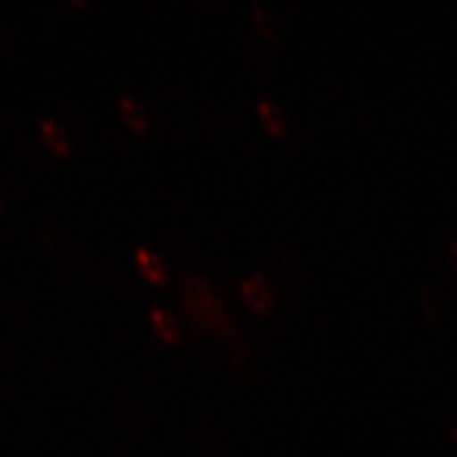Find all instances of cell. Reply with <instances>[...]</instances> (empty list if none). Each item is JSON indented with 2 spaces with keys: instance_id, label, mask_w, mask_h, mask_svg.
<instances>
[{
  "instance_id": "1",
  "label": "cell",
  "mask_w": 457,
  "mask_h": 457,
  "mask_svg": "<svg viewBox=\"0 0 457 457\" xmlns=\"http://www.w3.org/2000/svg\"><path fill=\"white\" fill-rule=\"evenodd\" d=\"M239 293H242V299L248 303L256 313L271 312L273 303H276L273 288L270 286V282L261 276V273H254V276L245 278L242 286H239Z\"/></svg>"
},
{
  "instance_id": "2",
  "label": "cell",
  "mask_w": 457,
  "mask_h": 457,
  "mask_svg": "<svg viewBox=\"0 0 457 457\" xmlns=\"http://www.w3.org/2000/svg\"><path fill=\"white\" fill-rule=\"evenodd\" d=\"M119 111H121V117L125 119V123H128L134 131L145 134V131H148V128H151L148 111L142 102L134 98V96H128V94L119 96Z\"/></svg>"
},
{
  "instance_id": "3",
  "label": "cell",
  "mask_w": 457,
  "mask_h": 457,
  "mask_svg": "<svg viewBox=\"0 0 457 457\" xmlns=\"http://www.w3.org/2000/svg\"><path fill=\"white\" fill-rule=\"evenodd\" d=\"M41 134H43L45 142L51 146V151H55L57 155L66 157L68 153L72 151L71 136H68V131L62 128L55 119H51V117L41 119Z\"/></svg>"
},
{
  "instance_id": "4",
  "label": "cell",
  "mask_w": 457,
  "mask_h": 457,
  "mask_svg": "<svg viewBox=\"0 0 457 457\" xmlns=\"http://www.w3.org/2000/svg\"><path fill=\"white\" fill-rule=\"evenodd\" d=\"M417 299H420V305H421V312H424L426 320L434 327H438V324H443L445 320V305L441 301V296L434 293L432 286L428 284H417Z\"/></svg>"
},
{
  "instance_id": "5",
  "label": "cell",
  "mask_w": 457,
  "mask_h": 457,
  "mask_svg": "<svg viewBox=\"0 0 457 457\" xmlns=\"http://www.w3.org/2000/svg\"><path fill=\"white\" fill-rule=\"evenodd\" d=\"M136 262H138L140 271L151 279L153 284H165L168 282V271H165L163 261L157 254H153L151 250L138 248L136 250Z\"/></svg>"
},
{
  "instance_id": "6",
  "label": "cell",
  "mask_w": 457,
  "mask_h": 457,
  "mask_svg": "<svg viewBox=\"0 0 457 457\" xmlns=\"http://www.w3.org/2000/svg\"><path fill=\"white\" fill-rule=\"evenodd\" d=\"M256 112H259V119L262 121V125H265L271 134H276V136L286 134V117H284V112L279 111V106L276 104V102L261 98L259 102H256Z\"/></svg>"
},
{
  "instance_id": "7",
  "label": "cell",
  "mask_w": 457,
  "mask_h": 457,
  "mask_svg": "<svg viewBox=\"0 0 457 457\" xmlns=\"http://www.w3.org/2000/svg\"><path fill=\"white\" fill-rule=\"evenodd\" d=\"M151 322H153V328L157 330V335L162 337L163 341L176 343L180 339L179 324H176V320L171 318L168 312L162 310V307H153V310H151Z\"/></svg>"
},
{
  "instance_id": "8",
  "label": "cell",
  "mask_w": 457,
  "mask_h": 457,
  "mask_svg": "<svg viewBox=\"0 0 457 457\" xmlns=\"http://www.w3.org/2000/svg\"><path fill=\"white\" fill-rule=\"evenodd\" d=\"M253 20L256 30H259L265 38H278V21L270 9L265 7H254L253 9Z\"/></svg>"
},
{
  "instance_id": "9",
  "label": "cell",
  "mask_w": 457,
  "mask_h": 457,
  "mask_svg": "<svg viewBox=\"0 0 457 457\" xmlns=\"http://www.w3.org/2000/svg\"><path fill=\"white\" fill-rule=\"evenodd\" d=\"M447 250H449L451 261H453L455 265H457V237H451V239H449V242H447Z\"/></svg>"
}]
</instances>
